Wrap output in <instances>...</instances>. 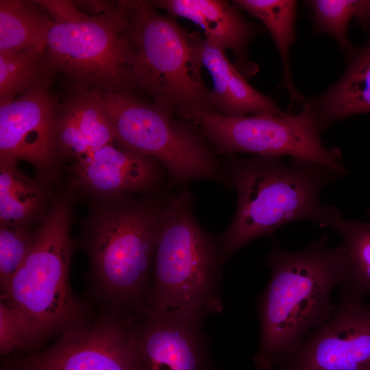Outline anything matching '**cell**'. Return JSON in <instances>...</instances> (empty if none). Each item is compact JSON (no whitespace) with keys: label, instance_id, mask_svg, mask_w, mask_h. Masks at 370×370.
Returning <instances> with one entry per match:
<instances>
[{"label":"cell","instance_id":"6da1fadb","mask_svg":"<svg viewBox=\"0 0 370 370\" xmlns=\"http://www.w3.org/2000/svg\"><path fill=\"white\" fill-rule=\"evenodd\" d=\"M170 191L101 201L84 220L88 280L105 310L137 320L149 315L155 250Z\"/></svg>","mask_w":370,"mask_h":370},{"label":"cell","instance_id":"9a60e30c","mask_svg":"<svg viewBox=\"0 0 370 370\" xmlns=\"http://www.w3.org/2000/svg\"><path fill=\"white\" fill-rule=\"evenodd\" d=\"M156 8L166 11L169 16L193 21L204 30L206 39L223 50L230 49L235 56V66L245 77L258 71L247 53L250 43L263 30L250 23L233 4L222 0H156Z\"/></svg>","mask_w":370,"mask_h":370},{"label":"cell","instance_id":"5b68a950","mask_svg":"<svg viewBox=\"0 0 370 370\" xmlns=\"http://www.w3.org/2000/svg\"><path fill=\"white\" fill-rule=\"evenodd\" d=\"M71 219V201L61 197L41 219L29 252L1 294L25 320L31 349L89 319L70 282Z\"/></svg>","mask_w":370,"mask_h":370},{"label":"cell","instance_id":"e0dca14e","mask_svg":"<svg viewBox=\"0 0 370 370\" xmlns=\"http://www.w3.org/2000/svg\"><path fill=\"white\" fill-rule=\"evenodd\" d=\"M367 42L348 54L342 75L321 94L304 102L321 134L354 115L370 113V29Z\"/></svg>","mask_w":370,"mask_h":370},{"label":"cell","instance_id":"5bb4252c","mask_svg":"<svg viewBox=\"0 0 370 370\" xmlns=\"http://www.w3.org/2000/svg\"><path fill=\"white\" fill-rule=\"evenodd\" d=\"M72 185L101 201L149 195L167 189V175L155 158L108 145L76 160Z\"/></svg>","mask_w":370,"mask_h":370},{"label":"cell","instance_id":"ac0fdd59","mask_svg":"<svg viewBox=\"0 0 370 370\" xmlns=\"http://www.w3.org/2000/svg\"><path fill=\"white\" fill-rule=\"evenodd\" d=\"M45 183L34 180L18 167L17 162L0 160V222L31 226L48 210L49 193Z\"/></svg>","mask_w":370,"mask_h":370},{"label":"cell","instance_id":"9c48e42d","mask_svg":"<svg viewBox=\"0 0 370 370\" xmlns=\"http://www.w3.org/2000/svg\"><path fill=\"white\" fill-rule=\"evenodd\" d=\"M50 64L75 88L132 93L130 51L118 2L103 12H81L56 23L47 40Z\"/></svg>","mask_w":370,"mask_h":370},{"label":"cell","instance_id":"4316f807","mask_svg":"<svg viewBox=\"0 0 370 370\" xmlns=\"http://www.w3.org/2000/svg\"><path fill=\"white\" fill-rule=\"evenodd\" d=\"M364 29H365V30H367V31L369 30V29H370V14H369V20H368V21H367V24H366V25H365Z\"/></svg>","mask_w":370,"mask_h":370},{"label":"cell","instance_id":"7c38bea8","mask_svg":"<svg viewBox=\"0 0 370 370\" xmlns=\"http://www.w3.org/2000/svg\"><path fill=\"white\" fill-rule=\"evenodd\" d=\"M51 84L0 103V160L27 161L45 184L56 175L62 156L56 136L60 106L52 97Z\"/></svg>","mask_w":370,"mask_h":370},{"label":"cell","instance_id":"d4e9b609","mask_svg":"<svg viewBox=\"0 0 370 370\" xmlns=\"http://www.w3.org/2000/svg\"><path fill=\"white\" fill-rule=\"evenodd\" d=\"M37 235V229L0 223V288H6L18 269Z\"/></svg>","mask_w":370,"mask_h":370},{"label":"cell","instance_id":"7402d4cb","mask_svg":"<svg viewBox=\"0 0 370 370\" xmlns=\"http://www.w3.org/2000/svg\"><path fill=\"white\" fill-rule=\"evenodd\" d=\"M56 73L46 47L0 51V103L52 83Z\"/></svg>","mask_w":370,"mask_h":370},{"label":"cell","instance_id":"8992f818","mask_svg":"<svg viewBox=\"0 0 370 370\" xmlns=\"http://www.w3.org/2000/svg\"><path fill=\"white\" fill-rule=\"evenodd\" d=\"M130 51L132 88L181 116L212 109L211 90L190 33L151 1H119Z\"/></svg>","mask_w":370,"mask_h":370},{"label":"cell","instance_id":"83f0119b","mask_svg":"<svg viewBox=\"0 0 370 370\" xmlns=\"http://www.w3.org/2000/svg\"><path fill=\"white\" fill-rule=\"evenodd\" d=\"M1 370H7V369H6L5 367L4 366L3 368Z\"/></svg>","mask_w":370,"mask_h":370},{"label":"cell","instance_id":"7a4b0ae2","mask_svg":"<svg viewBox=\"0 0 370 370\" xmlns=\"http://www.w3.org/2000/svg\"><path fill=\"white\" fill-rule=\"evenodd\" d=\"M324 233L298 251L272 241L267 263L270 280L260 297V338L253 356L256 370H267L280 358L295 352L307 335L323 324L336 304L334 288L345 278L342 245L328 244Z\"/></svg>","mask_w":370,"mask_h":370},{"label":"cell","instance_id":"ba28073f","mask_svg":"<svg viewBox=\"0 0 370 370\" xmlns=\"http://www.w3.org/2000/svg\"><path fill=\"white\" fill-rule=\"evenodd\" d=\"M193 124L217 155L238 153L261 156H290L319 164L343 176L349 173L341 163L339 149L323 143L308 106L304 102L295 114H255L226 116L212 109L182 114Z\"/></svg>","mask_w":370,"mask_h":370},{"label":"cell","instance_id":"8fae6325","mask_svg":"<svg viewBox=\"0 0 370 370\" xmlns=\"http://www.w3.org/2000/svg\"><path fill=\"white\" fill-rule=\"evenodd\" d=\"M340 290L330 318L267 370H370V304Z\"/></svg>","mask_w":370,"mask_h":370},{"label":"cell","instance_id":"277c9868","mask_svg":"<svg viewBox=\"0 0 370 370\" xmlns=\"http://www.w3.org/2000/svg\"><path fill=\"white\" fill-rule=\"evenodd\" d=\"M194 205L186 186L171 190L155 250L148 316L178 310L207 317L223 311L219 239L199 225Z\"/></svg>","mask_w":370,"mask_h":370},{"label":"cell","instance_id":"cb8c5ba5","mask_svg":"<svg viewBox=\"0 0 370 370\" xmlns=\"http://www.w3.org/2000/svg\"><path fill=\"white\" fill-rule=\"evenodd\" d=\"M76 90L77 93L64 105L71 113L90 153L108 145H114L116 132L107 111L84 90Z\"/></svg>","mask_w":370,"mask_h":370},{"label":"cell","instance_id":"3957f363","mask_svg":"<svg viewBox=\"0 0 370 370\" xmlns=\"http://www.w3.org/2000/svg\"><path fill=\"white\" fill-rule=\"evenodd\" d=\"M237 195L235 214L219 238L223 266L249 242L288 223L309 221L324 227L328 205L320 195L343 175L314 162L281 157L230 156L221 162Z\"/></svg>","mask_w":370,"mask_h":370},{"label":"cell","instance_id":"ffe728a7","mask_svg":"<svg viewBox=\"0 0 370 370\" xmlns=\"http://www.w3.org/2000/svg\"><path fill=\"white\" fill-rule=\"evenodd\" d=\"M331 227L341 236L345 257V278L340 286L360 298L370 295V221L343 217L328 205L324 227Z\"/></svg>","mask_w":370,"mask_h":370},{"label":"cell","instance_id":"2e32d148","mask_svg":"<svg viewBox=\"0 0 370 370\" xmlns=\"http://www.w3.org/2000/svg\"><path fill=\"white\" fill-rule=\"evenodd\" d=\"M191 41L203 65L213 82L210 102L212 110L226 116L255 114L282 116V111L269 96L251 86L232 64L225 51L202 38L190 33Z\"/></svg>","mask_w":370,"mask_h":370},{"label":"cell","instance_id":"52a82bcc","mask_svg":"<svg viewBox=\"0 0 370 370\" xmlns=\"http://www.w3.org/2000/svg\"><path fill=\"white\" fill-rule=\"evenodd\" d=\"M108 113L118 147L156 159L167 175V188L196 180L212 181L232 188L221 162L190 123L170 109L140 100L132 93L82 90Z\"/></svg>","mask_w":370,"mask_h":370},{"label":"cell","instance_id":"f1b7e54d","mask_svg":"<svg viewBox=\"0 0 370 370\" xmlns=\"http://www.w3.org/2000/svg\"><path fill=\"white\" fill-rule=\"evenodd\" d=\"M218 370H222V369H218Z\"/></svg>","mask_w":370,"mask_h":370},{"label":"cell","instance_id":"d6986e66","mask_svg":"<svg viewBox=\"0 0 370 370\" xmlns=\"http://www.w3.org/2000/svg\"><path fill=\"white\" fill-rule=\"evenodd\" d=\"M232 4L259 19L269 32L282 65L283 86L291 102L301 103L305 97L299 92L292 75L290 50L296 41L295 24L297 1L295 0H234Z\"/></svg>","mask_w":370,"mask_h":370},{"label":"cell","instance_id":"30bf717a","mask_svg":"<svg viewBox=\"0 0 370 370\" xmlns=\"http://www.w3.org/2000/svg\"><path fill=\"white\" fill-rule=\"evenodd\" d=\"M127 315L103 310L60 335L46 349L11 358L7 370H137L134 328Z\"/></svg>","mask_w":370,"mask_h":370},{"label":"cell","instance_id":"44dd1931","mask_svg":"<svg viewBox=\"0 0 370 370\" xmlns=\"http://www.w3.org/2000/svg\"><path fill=\"white\" fill-rule=\"evenodd\" d=\"M54 21L36 1H0V51L46 47Z\"/></svg>","mask_w":370,"mask_h":370},{"label":"cell","instance_id":"4fadbf2b","mask_svg":"<svg viewBox=\"0 0 370 370\" xmlns=\"http://www.w3.org/2000/svg\"><path fill=\"white\" fill-rule=\"evenodd\" d=\"M206 318L175 310L137 321V370H218L204 328Z\"/></svg>","mask_w":370,"mask_h":370},{"label":"cell","instance_id":"484cf974","mask_svg":"<svg viewBox=\"0 0 370 370\" xmlns=\"http://www.w3.org/2000/svg\"><path fill=\"white\" fill-rule=\"evenodd\" d=\"M27 325L21 314L4 301H0V353L8 356L15 351H30Z\"/></svg>","mask_w":370,"mask_h":370},{"label":"cell","instance_id":"603a6c76","mask_svg":"<svg viewBox=\"0 0 370 370\" xmlns=\"http://www.w3.org/2000/svg\"><path fill=\"white\" fill-rule=\"evenodd\" d=\"M311 10L312 30L317 34L332 37L347 56L354 46L347 36L352 18L362 28L369 17L370 0H308L304 1Z\"/></svg>","mask_w":370,"mask_h":370}]
</instances>
